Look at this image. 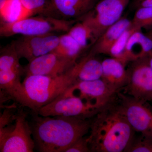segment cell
I'll list each match as a JSON object with an SVG mask.
<instances>
[{
    "mask_svg": "<svg viewBox=\"0 0 152 152\" xmlns=\"http://www.w3.org/2000/svg\"><path fill=\"white\" fill-rule=\"evenodd\" d=\"M89 136L91 152L124 151L134 134L126 118L117 95L93 117Z\"/></svg>",
    "mask_w": 152,
    "mask_h": 152,
    "instance_id": "6da1fadb",
    "label": "cell"
},
{
    "mask_svg": "<svg viewBox=\"0 0 152 152\" xmlns=\"http://www.w3.org/2000/svg\"><path fill=\"white\" fill-rule=\"evenodd\" d=\"M34 113L30 125L35 148L41 152H65L89 132L93 118L44 117Z\"/></svg>",
    "mask_w": 152,
    "mask_h": 152,
    "instance_id": "7a4b0ae2",
    "label": "cell"
},
{
    "mask_svg": "<svg viewBox=\"0 0 152 152\" xmlns=\"http://www.w3.org/2000/svg\"><path fill=\"white\" fill-rule=\"evenodd\" d=\"M78 62L69 71L56 76H26L19 104L36 112L61 96L77 80Z\"/></svg>",
    "mask_w": 152,
    "mask_h": 152,
    "instance_id": "3957f363",
    "label": "cell"
},
{
    "mask_svg": "<svg viewBox=\"0 0 152 152\" xmlns=\"http://www.w3.org/2000/svg\"><path fill=\"white\" fill-rule=\"evenodd\" d=\"M74 21L41 15L28 17L12 22H1L0 36L7 37L17 34L35 36L57 32H68Z\"/></svg>",
    "mask_w": 152,
    "mask_h": 152,
    "instance_id": "277c9868",
    "label": "cell"
},
{
    "mask_svg": "<svg viewBox=\"0 0 152 152\" xmlns=\"http://www.w3.org/2000/svg\"><path fill=\"white\" fill-rule=\"evenodd\" d=\"M22 110L16 114L13 124L0 128V152H33L35 148L31 125Z\"/></svg>",
    "mask_w": 152,
    "mask_h": 152,
    "instance_id": "5b68a950",
    "label": "cell"
},
{
    "mask_svg": "<svg viewBox=\"0 0 152 152\" xmlns=\"http://www.w3.org/2000/svg\"><path fill=\"white\" fill-rule=\"evenodd\" d=\"M131 0H99L94 8L80 18L92 30L96 41L121 18Z\"/></svg>",
    "mask_w": 152,
    "mask_h": 152,
    "instance_id": "8992f818",
    "label": "cell"
},
{
    "mask_svg": "<svg viewBox=\"0 0 152 152\" xmlns=\"http://www.w3.org/2000/svg\"><path fill=\"white\" fill-rule=\"evenodd\" d=\"M151 56L131 62L127 69L128 83L123 89L129 96L145 103L152 102V70L150 64Z\"/></svg>",
    "mask_w": 152,
    "mask_h": 152,
    "instance_id": "52a82bcc",
    "label": "cell"
},
{
    "mask_svg": "<svg viewBox=\"0 0 152 152\" xmlns=\"http://www.w3.org/2000/svg\"><path fill=\"white\" fill-rule=\"evenodd\" d=\"M116 94L110 89L102 79L93 81L77 80L58 98L75 96L90 105L101 109L111 101Z\"/></svg>",
    "mask_w": 152,
    "mask_h": 152,
    "instance_id": "ba28073f",
    "label": "cell"
},
{
    "mask_svg": "<svg viewBox=\"0 0 152 152\" xmlns=\"http://www.w3.org/2000/svg\"><path fill=\"white\" fill-rule=\"evenodd\" d=\"M101 109L96 108L75 96L58 98L34 113L44 117L94 116Z\"/></svg>",
    "mask_w": 152,
    "mask_h": 152,
    "instance_id": "9c48e42d",
    "label": "cell"
},
{
    "mask_svg": "<svg viewBox=\"0 0 152 152\" xmlns=\"http://www.w3.org/2000/svg\"><path fill=\"white\" fill-rule=\"evenodd\" d=\"M126 118L134 132L152 137V110L146 103L119 92L117 94Z\"/></svg>",
    "mask_w": 152,
    "mask_h": 152,
    "instance_id": "30bf717a",
    "label": "cell"
},
{
    "mask_svg": "<svg viewBox=\"0 0 152 152\" xmlns=\"http://www.w3.org/2000/svg\"><path fill=\"white\" fill-rule=\"evenodd\" d=\"M55 33L40 35L23 36L12 42L20 58L29 62L38 57L53 51L60 41Z\"/></svg>",
    "mask_w": 152,
    "mask_h": 152,
    "instance_id": "8fae6325",
    "label": "cell"
},
{
    "mask_svg": "<svg viewBox=\"0 0 152 152\" xmlns=\"http://www.w3.org/2000/svg\"><path fill=\"white\" fill-rule=\"evenodd\" d=\"M77 62L52 52L29 62L24 68L25 74L26 76L61 75L73 67Z\"/></svg>",
    "mask_w": 152,
    "mask_h": 152,
    "instance_id": "7c38bea8",
    "label": "cell"
},
{
    "mask_svg": "<svg viewBox=\"0 0 152 152\" xmlns=\"http://www.w3.org/2000/svg\"><path fill=\"white\" fill-rule=\"evenodd\" d=\"M102 64L103 72L101 79L113 92H119L128 83L129 74L126 69V65L112 57L104 60Z\"/></svg>",
    "mask_w": 152,
    "mask_h": 152,
    "instance_id": "4fadbf2b",
    "label": "cell"
},
{
    "mask_svg": "<svg viewBox=\"0 0 152 152\" xmlns=\"http://www.w3.org/2000/svg\"><path fill=\"white\" fill-rule=\"evenodd\" d=\"M131 26V20L122 17L115 23L108 28L98 38L91 47L89 53L93 55H108L112 48L122 34Z\"/></svg>",
    "mask_w": 152,
    "mask_h": 152,
    "instance_id": "5bb4252c",
    "label": "cell"
},
{
    "mask_svg": "<svg viewBox=\"0 0 152 152\" xmlns=\"http://www.w3.org/2000/svg\"><path fill=\"white\" fill-rule=\"evenodd\" d=\"M152 56V41L148 37L137 31L132 34L125 48L124 60L127 64L136 60Z\"/></svg>",
    "mask_w": 152,
    "mask_h": 152,
    "instance_id": "9a60e30c",
    "label": "cell"
},
{
    "mask_svg": "<svg viewBox=\"0 0 152 152\" xmlns=\"http://www.w3.org/2000/svg\"><path fill=\"white\" fill-rule=\"evenodd\" d=\"M99 0H50L56 12L67 18H80L91 10Z\"/></svg>",
    "mask_w": 152,
    "mask_h": 152,
    "instance_id": "2e32d148",
    "label": "cell"
},
{
    "mask_svg": "<svg viewBox=\"0 0 152 152\" xmlns=\"http://www.w3.org/2000/svg\"><path fill=\"white\" fill-rule=\"evenodd\" d=\"M77 80L93 81L102 78V62L96 58V55L89 53L78 62Z\"/></svg>",
    "mask_w": 152,
    "mask_h": 152,
    "instance_id": "e0dca14e",
    "label": "cell"
},
{
    "mask_svg": "<svg viewBox=\"0 0 152 152\" xmlns=\"http://www.w3.org/2000/svg\"><path fill=\"white\" fill-rule=\"evenodd\" d=\"M78 43L83 50L91 47L96 42L92 30L83 21L73 25L67 32Z\"/></svg>",
    "mask_w": 152,
    "mask_h": 152,
    "instance_id": "ac0fdd59",
    "label": "cell"
},
{
    "mask_svg": "<svg viewBox=\"0 0 152 152\" xmlns=\"http://www.w3.org/2000/svg\"><path fill=\"white\" fill-rule=\"evenodd\" d=\"M53 52L77 61L83 50L75 39L67 33L60 36L59 43Z\"/></svg>",
    "mask_w": 152,
    "mask_h": 152,
    "instance_id": "d6986e66",
    "label": "cell"
},
{
    "mask_svg": "<svg viewBox=\"0 0 152 152\" xmlns=\"http://www.w3.org/2000/svg\"><path fill=\"white\" fill-rule=\"evenodd\" d=\"M23 8L28 17L34 14L57 18L50 0H20Z\"/></svg>",
    "mask_w": 152,
    "mask_h": 152,
    "instance_id": "ffe728a7",
    "label": "cell"
},
{
    "mask_svg": "<svg viewBox=\"0 0 152 152\" xmlns=\"http://www.w3.org/2000/svg\"><path fill=\"white\" fill-rule=\"evenodd\" d=\"M20 58L11 44L1 51L0 70H8L23 68L20 63Z\"/></svg>",
    "mask_w": 152,
    "mask_h": 152,
    "instance_id": "44dd1931",
    "label": "cell"
},
{
    "mask_svg": "<svg viewBox=\"0 0 152 152\" xmlns=\"http://www.w3.org/2000/svg\"><path fill=\"white\" fill-rule=\"evenodd\" d=\"M131 25L138 31L145 29L148 31L152 28V7H143L136 9Z\"/></svg>",
    "mask_w": 152,
    "mask_h": 152,
    "instance_id": "7402d4cb",
    "label": "cell"
},
{
    "mask_svg": "<svg viewBox=\"0 0 152 152\" xmlns=\"http://www.w3.org/2000/svg\"><path fill=\"white\" fill-rule=\"evenodd\" d=\"M137 31L138 30L133 27L131 25L129 28L124 31L112 48L109 54L111 57L118 59L121 61L125 64L127 65L124 60V53L125 48L128 40L129 39L132 34Z\"/></svg>",
    "mask_w": 152,
    "mask_h": 152,
    "instance_id": "603a6c76",
    "label": "cell"
},
{
    "mask_svg": "<svg viewBox=\"0 0 152 152\" xmlns=\"http://www.w3.org/2000/svg\"><path fill=\"white\" fill-rule=\"evenodd\" d=\"M124 152H152V137L141 134L138 137L134 135Z\"/></svg>",
    "mask_w": 152,
    "mask_h": 152,
    "instance_id": "cb8c5ba5",
    "label": "cell"
},
{
    "mask_svg": "<svg viewBox=\"0 0 152 152\" xmlns=\"http://www.w3.org/2000/svg\"><path fill=\"white\" fill-rule=\"evenodd\" d=\"M91 152L87 137H83L74 143L65 152Z\"/></svg>",
    "mask_w": 152,
    "mask_h": 152,
    "instance_id": "d4e9b609",
    "label": "cell"
},
{
    "mask_svg": "<svg viewBox=\"0 0 152 152\" xmlns=\"http://www.w3.org/2000/svg\"><path fill=\"white\" fill-rule=\"evenodd\" d=\"M133 6L136 10L143 7H152V0H134Z\"/></svg>",
    "mask_w": 152,
    "mask_h": 152,
    "instance_id": "484cf974",
    "label": "cell"
},
{
    "mask_svg": "<svg viewBox=\"0 0 152 152\" xmlns=\"http://www.w3.org/2000/svg\"><path fill=\"white\" fill-rule=\"evenodd\" d=\"M145 34L146 35L148 36V37L152 41V28L149 30V31H148L147 32V33Z\"/></svg>",
    "mask_w": 152,
    "mask_h": 152,
    "instance_id": "4316f807",
    "label": "cell"
},
{
    "mask_svg": "<svg viewBox=\"0 0 152 152\" xmlns=\"http://www.w3.org/2000/svg\"><path fill=\"white\" fill-rule=\"evenodd\" d=\"M150 64L152 70V56L151 57L150 59Z\"/></svg>",
    "mask_w": 152,
    "mask_h": 152,
    "instance_id": "83f0119b",
    "label": "cell"
},
{
    "mask_svg": "<svg viewBox=\"0 0 152 152\" xmlns=\"http://www.w3.org/2000/svg\"><path fill=\"white\" fill-rule=\"evenodd\" d=\"M151 110H152V108H151Z\"/></svg>",
    "mask_w": 152,
    "mask_h": 152,
    "instance_id": "f1b7e54d",
    "label": "cell"
}]
</instances>
